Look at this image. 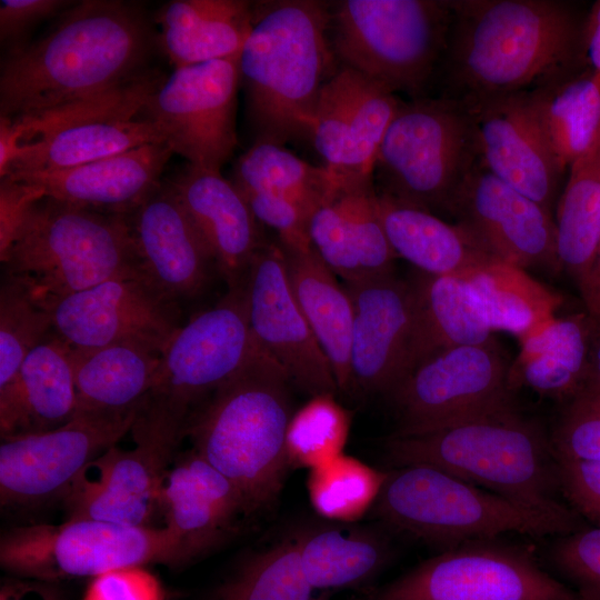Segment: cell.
Returning <instances> with one entry per match:
<instances>
[{
  "label": "cell",
  "instance_id": "obj_1",
  "mask_svg": "<svg viewBox=\"0 0 600 600\" xmlns=\"http://www.w3.org/2000/svg\"><path fill=\"white\" fill-rule=\"evenodd\" d=\"M157 48L139 3L74 2L40 38L2 59L0 117L37 120L110 94L153 71Z\"/></svg>",
  "mask_w": 600,
  "mask_h": 600
},
{
  "label": "cell",
  "instance_id": "obj_2",
  "mask_svg": "<svg viewBox=\"0 0 600 600\" xmlns=\"http://www.w3.org/2000/svg\"><path fill=\"white\" fill-rule=\"evenodd\" d=\"M452 20L438 78L454 100L529 91L583 64V20L559 0H450Z\"/></svg>",
  "mask_w": 600,
  "mask_h": 600
},
{
  "label": "cell",
  "instance_id": "obj_3",
  "mask_svg": "<svg viewBox=\"0 0 600 600\" xmlns=\"http://www.w3.org/2000/svg\"><path fill=\"white\" fill-rule=\"evenodd\" d=\"M329 22L324 1H254L239 58L253 142L284 146L311 137L319 92L338 67Z\"/></svg>",
  "mask_w": 600,
  "mask_h": 600
},
{
  "label": "cell",
  "instance_id": "obj_4",
  "mask_svg": "<svg viewBox=\"0 0 600 600\" xmlns=\"http://www.w3.org/2000/svg\"><path fill=\"white\" fill-rule=\"evenodd\" d=\"M291 382L261 349L192 414V450L240 492L248 514L278 499L290 467Z\"/></svg>",
  "mask_w": 600,
  "mask_h": 600
},
{
  "label": "cell",
  "instance_id": "obj_5",
  "mask_svg": "<svg viewBox=\"0 0 600 600\" xmlns=\"http://www.w3.org/2000/svg\"><path fill=\"white\" fill-rule=\"evenodd\" d=\"M386 453L394 467L426 464L529 506L561 507L552 444L517 408L426 433L392 434Z\"/></svg>",
  "mask_w": 600,
  "mask_h": 600
},
{
  "label": "cell",
  "instance_id": "obj_6",
  "mask_svg": "<svg viewBox=\"0 0 600 600\" xmlns=\"http://www.w3.org/2000/svg\"><path fill=\"white\" fill-rule=\"evenodd\" d=\"M373 510L388 526L448 549L506 532L566 536L579 530L577 517L563 506H529L426 464L387 472Z\"/></svg>",
  "mask_w": 600,
  "mask_h": 600
},
{
  "label": "cell",
  "instance_id": "obj_7",
  "mask_svg": "<svg viewBox=\"0 0 600 600\" xmlns=\"http://www.w3.org/2000/svg\"><path fill=\"white\" fill-rule=\"evenodd\" d=\"M0 260L2 273L20 279L43 300L143 273L127 216L47 196L33 203Z\"/></svg>",
  "mask_w": 600,
  "mask_h": 600
},
{
  "label": "cell",
  "instance_id": "obj_8",
  "mask_svg": "<svg viewBox=\"0 0 600 600\" xmlns=\"http://www.w3.org/2000/svg\"><path fill=\"white\" fill-rule=\"evenodd\" d=\"M244 284L181 326L160 357L153 383L137 409L132 438L174 449L192 414L252 356Z\"/></svg>",
  "mask_w": 600,
  "mask_h": 600
},
{
  "label": "cell",
  "instance_id": "obj_9",
  "mask_svg": "<svg viewBox=\"0 0 600 600\" xmlns=\"http://www.w3.org/2000/svg\"><path fill=\"white\" fill-rule=\"evenodd\" d=\"M451 20L450 1L340 0L329 38L341 64L417 99L438 76Z\"/></svg>",
  "mask_w": 600,
  "mask_h": 600
},
{
  "label": "cell",
  "instance_id": "obj_10",
  "mask_svg": "<svg viewBox=\"0 0 600 600\" xmlns=\"http://www.w3.org/2000/svg\"><path fill=\"white\" fill-rule=\"evenodd\" d=\"M479 160L466 107L444 97L401 100L379 148L378 193L427 210L447 212L457 189Z\"/></svg>",
  "mask_w": 600,
  "mask_h": 600
},
{
  "label": "cell",
  "instance_id": "obj_11",
  "mask_svg": "<svg viewBox=\"0 0 600 600\" xmlns=\"http://www.w3.org/2000/svg\"><path fill=\"white\" fill-rule=\"evenodd\" d=\"M0 563L14 577L53 583L154 563L186 564L180 544L167 527L91 519L11 528L0 539Z\"/></svg>",
  "mask_w": 600,
  "mask_h": 600
},
{
  "label": "cell",
  "instance_id": "obj_12",
  "mask_svg": "<svg viewBox=\"0 0 600 600\" xmlns=\"http://www.w3.org/2000/svg\"><path fill=\"white\" fill-rule=\"evenodd\" d=\"M163 78L154 69L97 100L37 120H11L18 148L6 177L72 168L164 142L157 127L140 116L146 99Z\"/></svg>",
  "mask_w": 600,
  "mask_h": 600
},
{
  "label": "cell",
  "instance_id": "obj_13",
  "mask_svg": "<svg viewBox=\"0 0 600 600\" xmlns=\"http://www.w3.org/2000/svg\"><path fill=\"white\" fill-rule=\"evenodd\" d=\"M508 369L496 343L443 350L416 367L387 396L394 436L420 434L516 408Z\"/></svg>",
  "mask_w": 600,
  "mask_h": 600
},
{
  "label": "cell",
  "instance_id": "obj_14",
  "mask_svg": "<svg viewBox=\"0 0 600 600\" xmlns=\"http://www.w3.org/2000/svg\"><path fill=\"white\" fill-rule=\"evenodd\" d=\"M240 53L173 69L143 103L141 118L187 163L220 171L238 144Z\"/></svg>",
  "mask_w": 600,
  "mask_h": 600
},
{
  "label": "cell",
  "instance_id": "obj_15",
  "mask_svg": "<svg viewBox=\"0 0 600 600\" xmlns=\"http://www.w3.org/2000/svg\"><path fill=\"white\" fill-rule=\"evenodd\" d=\"M483 541L447 549L372 600H579L526 552Z\"/></svg>",
  "mask_w": 600,
  "mask_h": 600
},
{
  "label": "cell",
  "instance_id": "obj_16",
  "mask_svg": "<svg viewBox=\"0 0 600 600\" xmlns=\"http://www.w3.org/2000/svg\"><path fill=\"white\" fill-rule=\"evenodd\" d=\"M136 416L76 414L46 432L1 439V507L62 500L82 470L131 431Z\"/></svg>",
  "mask_w": 600,
  "mask_h": 600
},
{
  "label": "cell",
  "instance_id": "obj_17",
  "mask_svg": "<svg viewBox=\"0 0 600 600\" xmlns=\"http://www.w3.org/2000/svg\"><path fill=\"white\" fill-rule=\"evenodd\" d=\"M43 301L51 312L53 333L73 349L136 343L162 353L182 326L180 304L144 273Z\"/></svg>",
  "mask_w": 600,
  "mask_h": 600
},
{
  "label": "cell",
  "instance_id": "obj_18",
  "mask_svg": "<svg viewBox=\"0 0 600 600\" xmlns=\"http://www.w3.org/2000/svg\"><path fill=\"white\" fill-rule=\"evenodd\" d=\"M251 336L311 398L339 390L331 364L317 341L290 288L280 243L266 240L256 252L246 279Z\"/></svg>",
  "mask_w": 600,
  "mask_h": 600
},
{
  "label": "cell",
  "instance_id": "obj_19",
  "mask_svg": "<svg viewBox=\"0 0 600 600\" xmlns=\"http://www.w3.org/2000/svg\"><path fill=\"white\" fill-rule=\"evenodd\" d=\"M400 102L381 82L341 63L323 83L310 138L341 182L373 181L379 148Z\"/></svg>",
  "mask_w": 600,
  "mask_h": 600
},
{
  "label": "cell",
  "instance_id": "obj_20",
  "mask_svg": "<svg viewBox=\"0 0 600 600\" xmlns=\"http://www.w3.org/2000/svg\"><path fill=\"white\" fill-rule=\"evenodd\" d=\"M447 212L497 259L560 271L552 213L490 172L481 162L453 194Z\"/></svg>",
  "mask_w": 600,
  "mask_h": 600
},
{
  "label": "cell",
  "instance_id": "obj_21",
  "mask_svg": "<svg viewBox=\"0 0 600 600\" xmlns=\"http://www.w3.org/2000/svg\"><path fill=\"white\" fill-rule=\"evenodd\" d=\"M132 449L113 446L92 460L62 498L67 519L149 527L176 449L137 438Z\"/></svg>",
  "mask_w": 600,
  "mask_h": 600
},
{
  "label": "cell",
  "instance_id": "obj_22",
  "mask_svg": "<svg viewBox=\"0 0 600 600\" xmlns=\"http://www.w3.org/2000/svg\"><path fill=\"white\" fill-rule=\"evenodd\" d=\"M458 101L472 120L480 162L551 212L566 171L544 140L527 92Z\"/></svg>",
  "mask_w": 600,
  "mask_h": 600
},
{
  "label": "cell",
  "instance_id": "obj_23",
  "mask_svg": "<svg viewBox=\"0 0 600 600\" xmlns=\"http://www.w3.org/2000/svg\"><path fill=\"white\" fill-rule=\"evenodd\" d=\"M127 218L148 279L178 304L201 294L217 266L171 186L162 181Z\"/></svg>",
  "mask_w": 600,
  "mask_h": 600
},
{
  "label": "cell",
  "instance_id": "obj_24",
  "mask_svg": "<svg viewBox=\"0 0 600 600\" xmlns=\"http://www.w3.org/2000/svg\"><path fill=\"white\" fill-rule=\"evenodd\" d=\"M344 287L353 309L352 387L388 396L401 379L413 313L411 283L390 272Z\"/></svg>",
  "mask_w": 600,
  "mask_h": 600
},
{
  "label": "cell",
  "instance_id": "obj_25",
  "mask_svg": "<svg viewBox=\"0 0 600 600\" xmlns=\"http://www.w3.org/2000/svg\"><path fill=\"white\" fill-rule=\"evenodd\" d=\"M166 181L204 240L228 289L243 286L266 239L239 189L220 171L190 163Z\"/></svg>",
  "mask_w": 600,
  "mask_h": 600
},
{
  "label": "cell",
  "instance_id": "obj_26",
  "mask_svg": "<svg viewBox=\"0 0 600 600\" xmlns=\"http://www.w3.org/2000/svg\"><path fill=\"white\" fill-rule=\"evenodd\" d=\"M376 196L373 181L346 182L310 216L312 248L344 282L392 272L397 256L379 219Z\"/></svg>",
  "mask_w": 600,
  "mask_h": 600
},
{
  "label": "cell",
  "instance_id": "obj_27",
  "mask_svg": "<svg viewBox=\"0 0 600 600\" xmlns=\"http://www.w3.org/2000/svg\"><path fill=\"white\" fill-rule=\"evenodd\" d=\"M160 502L186 563L219 547L248 514L238 489L193 450L169 468Z\"/></svg>",
  "mask_w": 600,
  "mask_h": 600
},
{
  "label": "cell",
  "instance_id": "obj_28",
  "mask_svg": "<svg viewBox=\"0 0 600 600\" xmlns=\"http://www.w3.org/2000/svg\"><path fill=\"white\" fill-rule=\"evenodd\" d=\"M172 154L166 142H153L72 168L9 178L36 184L47 197L128 216L162 183Z\"/></svg>",
  "mask_w": 600,
  "mask_h": 600
},
{
  "label": "cell",
  "instance_id": "obj_29",
  "mask_svg": "<svg viewBox=\"0 0 600 600\" xmlns=\"http://www.w3.org/2000/svg\"><path fill=\"white\" fill-rule=\"evenodd\" d=\"M76 411L70 347L53 333L30 351L12 381L0 388L1 439L59 428Z\"/></svg>",
  "mask_w": 600,
  "mask_h": 600
},
{
  "label": "cell",
  "instance_id": "obj_30",
  "mask_svg": "<svg viewBox=\"0 0 600 600\" xmlns=\"http://www.w3.org/2000/svg\"><path fill=\"white\" fill-rule=\"evenodd\" d=\"M376 207L397 258L433 276L469 278L497 259L470 231L377 192Z\"/></svg>",
  "mask_w": 600,
  "mask_h": 600
},
{
  "label": "cell",
  "instance_id": "obj_31",
  "mask_svg": "<svg viewBox=\"0 0 600 600\" xmlns=\"http://www.w3.org/2000/svg\"><path fill=\"white\" fill-rule=\"evenodd\" d=\"M253 1L172 0L154 14L158 48L174 69L237 56L252 29Z\"/></svg>",
  "mask_w": 600,
  "mask_h": 600
},
{
  "label": "cell",
  "instance_id": "obj_32",
  "mask_svg": "<svg viewBox=\"0 0 600 600\" xmlns=\"http://www.w3.org/2000/svg\"><path fill=\"white\" fill-rule=\"evenodd\" d=\"M410 283L413 313L400 381L443 350L494 343L492 330L474 307L467 279L419 272Z\"/></svg>",
  "mask_w": 600,
  "mask_h": 600
},
{
  "label": "cell",
  "instance_id": "obj_33",
  "mask_svg": "<svg viewBox=\"0 0 600 600\" xmlns=\"http://www.w3.org/2000/svg\"><path fill=\"white\" fill-rule=\"evenodd\" d=\"M526 92L548 147L567 172L600 142V73L578 64Z\"/></svg>",
  "mask_w": 600,
  "mask_h": 600
},
{
  "label": "cell",
  "instance_id": "obj_34",
  "mask_svg": "<svg viewBox=\"0 0 600 600\" xmlns=\"http://www.w3.org/2000/svg\"><path fill=\"white\" fill-rule=\"evenodd\" d=\"M280 247L296 301L331 364L338 389L347 391L352 388L350 296L312 246Z\"/></svg>",
  "mask_w": 600,
  "mask_h": 600
},
{
  "label": "cell",
  "instance_id": "obj_35",
  "mask_svg": "<svg viewBox=\"0 0 600 600\" xmlns=\"http://www.w3.org/2000/svg\"><path fill=\"white\" fill-rule=\"evenodd\" d=\"M161 352L136 343L70 348L76 414L124 416L137 412L149 392Z\"/></svg>",
  "mask_w": 600,
  "mask_h": 600
},
{
  "label": "cell",
  "instance_id": "obj_36",
  "mask_svg": "<svg viewBox=\"0 0 600 600\" xmlns=\"http://www.w3.org/2000/svg\"><path fill=\"white\" fill-rule=\"evenodd\" d=\"M593 320L588 313L556 317L520 342L509 364L511 391L529 388L542 396L569 401L582 391Z\"/></svg>",
  "mask_w": 600,
  "mask_h": 600
},
{
  "label": "cell",
  "instance_id": "obj_37",
  "mask_svg": "<svg viewBox=\"0 0 600 600\" xmlns=\"http://www.w3.org/2000/svg\"><path fill=\"white\" fill-rule=\"evenodd\" d=\"M469 293L481 318L493 330L513 334L519 342L551 322L562 297L523 269L494 261L467 278Z\"/></svg>",
  "mask_w": 600,
  "mask_h": 600
},
{
  "label": "cell",
  "instance_id": "obj_38",
  "mask_svg": "<svg viewBox=\"0 0 600 600\" xmlns=\"http://www.w3.org/2000/svg\"><path fill=\"white\" fill-rule=\"evenodd\" d=\"M554 221L560 271L582 296L600 247V142L569 168Z\"/></svg>",
  "mask_w": 600,
  "mask_h": 600
},
{
  "label": "cell",
  "instance_id": "obj_39",
  "mask_svg": "<svg viewBox=\"0 0 600 600\" xmlns=\"http://www.w3.org/2000/svg\"><path fill=\"white\" fill-rule=\"evenodd\" d=\"M302 572L314 589H342L374 577L388 562L390 548L366 529L329 527L298 536Z\"/></svg>",
  "mask_w": 600,
  "mask_h": 600
},
{
  "label": "cell",
  "instance_id": "obj_40",
  "mask_svg": "<svg viewBox=\"0 0 600 600\" xmlns=\"http://www.w3.org/2000/svg\"><path fill=\"white\" fill-rule=\"evenodd\" d=\"M231 181L241 192L280 196L313 210L342 183L326 166L268 142H253L237 160Z\"/></svg>",
  "mask_w": 600,
  "mask_h": 600
},
{
  "label": "cell",
  "instance_id": "obj_41",
  "mask_svg": "<svg viewBox=\"0 0 600 600\" xmlns=\"http://www.w3.org/2000/svg\"><path fill=\"white\" fill-rule=\"evenodd\" d=\"M312 591L301 569L297 536L253 554L210 600H311Z\"/></svg>",
  "mask_w": 600,
  "mask_h": 600
},
{
  "label": "cell",
  "instance_id": "obj_42",
  "mask_svg": "<svg viewBox=\"0 0 600 600\" xmlns=\"http://www.w3.org/2000/svg\"><path fill=\"white\" fill-rule=\"evenodd\" d=\"M387 472L343 453L310 469L307 488L310 502L320 516L352 522L374 506Z\"/></svg>",
  "mask_w": 600,
  "mask_h": 600
},
{
  "label": "cell",
  "instance_id": "obj_43",
  "mask_svg": "<svg viewBox=\"0 0 600 600\" xmlns=\"http://www.w3.org/2000/svg\"><path fill=\"white\" fill-rule=\"evenodd\" d=\"M53 334L44 301L20 279L2 273L0 287V388L12 381L37 346Z\"/></svg>",
  "mask_w": 600,
  "mask_h": 600
},
{
  "label": "cell",
  "instance_id": "obj_44",
  "mask_svg": "<svg viewBox=\"0 0 600 600\" xmlns=\"http://www.w3.org/2000/svg\"><path fill=\"white\" fill-rule=\"evenodd\" d=\"M349 417L333 396L313 397L293 413L287 432L290 466L313 469L342 454Z\"/></svg>",
  "mask_w": 600,
  "mask_h": 600
},
{
  "label": "cell",
  "instance_id": "obj_45",
  "mask_svg": "<svg viewBox=\"0 0 600 600\" xmlns=\"http://www.w3.org/2000/svg\"><path fill=\"white\" fill-rule=\"evenodd\" d=\"M552 448L556 457L600 461V394L581 391L567 401Z\"/></svg>",
  "mask_w": 600,
  "mask_h": 600
},
{
  "label": "cell",
  "instance_id": "obj_46",
  "mask_svg": "<svg viewBox=\"0 0 600 600\" xmlns=\"http://www.w3.org/2000/svg\"><path fill=\"white\" fill-rule=\"evenodd\" d=\"M552 559L578 589L579 600H600V527L563 536Z\"/></svg>",
  "mask_w": 600,
  "mask_h": 600
},
{
  "label": "cell",
  "instance_id": "obj_47",
  "mask_svg": "<svg viewBox=\"0 0 600 600\" xmlns=\"http://www.w3.org/2000/svg\"><path fill=\"white\" fill-rule=\"evenodd\" d=\"M241 194L259 223L277 231L280 244L290 248L311 246L308 224L313 209L280 196L256 192Z\"/></svg>",
  "mask_w": 600,
  "mask_h": 600
},
{
  "label": "cell",
  "instance_id": "obj_48",
  "mask_svg": "<svg viewBox=\"0 0 600 600\" xmlns=\"http://www.w3.org/2000/svg\"><path fill=\"white\" fill-rule=\"evenodd\" d=\"M556 460L560 489L580 513L600 527V461Z\"/></svg>",
  "mask_w": 600,
  "mask_h": 600
},
{
  "label": "cell",
  "instance_id": "obj_49",
  "mask_svg": "<svg viewBox=\"0 0 600 600\" xmlns=\"http://www.w3.org/2000/svg\"><path fill=\"white\" fill-rule=\"evenodd\" d=\"M74 1L66 0H2L0 2V40L21 44L22 38L40 21L61 14Z\"/></svg>",
  "mask_w": 600,
  "mask_h": 600
},
{
  "label": "cell",
  "instance_id": "obj_50",
  "mask_svg": "<svg viewBox=\"0 0 600 600\" xmlns=\"http://www.w3.org/2000/svg\"><path fill=\"white\" fill-rule=\"evenodd\" d=\"M84 600H162V592L150 573L131 568L93 578Z\"/></svg>",
  "mask_w": 600,
  "mask_h": 600
},
{
  "label": "cell",
  "instance_id": "obj_51",
  "mask_svg": "<svg viewBox=\"0 0 600 600\" xmlns=\"http://www.w3.org/2000/svg\"><path fill=\"white\" fill-rule=\"evenodd\" d=\"M44 197L36 184L9 177L0 179V258L6 254L31 207Z\"/></svg>",
  "mask_w": 600,
  "mask_h": 600
},
{
  "label": "cell",
  "instance_id": "obj_52",
  "mask_svg": "<svg viewBox=\"0 0 600 600\" xmlns=\"http://www.w3.org/2000/svg\"><path fill=\"white\" fill-rule=\"evenodd\" d=\"M0 600H63L57 583L14 577L0 588Z\"/></svg>",
  "mask_w": 600,
  "mask_h": 600
},
{
  "label": "cell",
  "instance_id": "obj_53",
  "mask_svg": "<svg viewBox=\"0 0 600 600\" xmlns=\"http://www.w3.org/2000/svg\"><path fill=\"white\" fill-rule=\"evenodd\" d=\"M581 60L586 67L600 73V0L591 6L583 20Z\"/></svg>",
  "mask_w": 600,
  "mask_h": 600
},
{
  "label": "cell",
  "instance_id": "obj_54",
  "mask_svg": "<svg viewBox=\"0 0 600 600\" xmlns=\"http://www.w3.org/2000/svg\"><path fill=\"white\" fill-rule=\"evenodd\" d=\"M582 391L600 394V322H596L594 320L590 339L586 381Z\"/></svg>",
  "mask_w": 600,
  "mask_h": 600
},
{
  "label": "cell",
  "instance_id": "obj_55",
  "mask_svg": "<svg viewBox=\"0 0 600 600\" xmlns=\"http://www.w3.org/2000/svg\"><path fill=\"white\" fill-rule=\"evenodd\" d=\"M581 297L586 304L587 313L596 322H600V247L588 286Z\"/></svg>",
  "mask_w": 600,
  "mask_h": 600
}]
</instances>
